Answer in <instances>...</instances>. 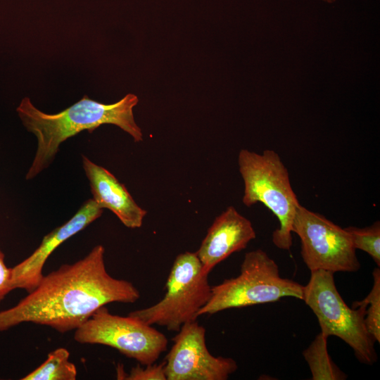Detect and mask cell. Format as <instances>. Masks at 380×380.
Listing matches in <instances>:
<instances>
[{
    "mask_svg": "<svg viewBox=\"0 0 380 380\" xmlns=\"http://www.w3.org/2000/svg\"><path fill=\"white\" fill-rule=\"evenodd\" d=\"M104 255L105 248L96 245L83 258L44 275L15 305L0 311V331L30 322L65 333L107 304L135 303L139 290L132 282L112 277Z\"/></svg>",
    "mask_w": 380,
    "mask_h": 380,
    "instance_id": "cell-1",
    "label": "cell"
},
{
    "mask_svg": "<svg viewBox=\"0 0 380 380\" xmlns=\"http://www.w3.org/2000/svg\"><path fill=\"white\" fill-rule=\"evenodd\" d=\"M138 101V97L131 93L110 104L84 95L65 110L49 114L37 108L28 97L23 99L16 111L25 127L37 141L36 153L25 179H32L49 167L61 144L84 130L91 133L102 125L112 124L129 134L135 142L141 141L142 132L133 114Z\"/></svg>",
    "mask_w": 380,
    "mask_h": 380,
    "instance_id": "cell-2",
    "label": "cell"
},
{
    "mask_svg": "<svg viewBox=\"0 0 380 380\" xmlns=\"http://www.w3.org/2000/svg\"><path fill=\"white\" fill-rule=\"evenodd\" d=\"M238 164L244 183L243 203L247 207L257 203L265 205L279 222V227L272 233L273 243L289 250L293 243V221L300 203L288 170L278 153L270 149L261 154L241 149Z\"/></svg>",
    "mask_w": 380,
    "mask_h": 380,
    "instance_id": "cell-3",
    "label": "cell"
},
{
    "mask_svg": "<svg viewBox=\"0 0 380 380\" xmlns=\"http://www.w3.org/2000/svg\"><path fill=\"white\" fill-rule=\"evenodd\" d=\"M303 286L279 274L275 261L262 249L245 254L240 274L211 287L198 317L224 310L275 302L284 297L302 300Z\"/></svg>",
    "mask_w": 380,
    "mask_h": 380,
    "instance_id": "cell-4",
    "label": "cell"
},
{
    "mask_svg": "<svg viewBox=\"0 0 380 380\" xmlns=\"http://www.w3.org/2000/svg\"><path fill=\"white\" fill-rule=\"evenodd\" d=\"M310 273L302 300L317 317L321 333L340 338L360 362L372 365L377 360L376 341L366 327V305L357 301L349 308L336 289L333 272L320 270Z\"/></svg>",
    "mask_w": 380,
    "mask_h": 380,
    "instance_id": "cell-5",
    "label": "cell"
},
{
    "mask_svg": "<svg viewBox=\"0 0 380 380\" xmlns=\"http://www.w3.org/2000/svg\"><path fill=\"white\" fill-rule=\"evenodd\" d=\"M208 274L196 252L182 253L171 267L164 297L151 306L128 315L148 324L178 331L183 324L196 320L199 310L208 302L212 287Z\"/></svg>",
    "mask_w": 380,
    "mask_h": 380,
    "instance_id": "cell-6",
    "label": "cell"
},
{
    "mask_svg": "<svg viewBox=\"0 0 380 380\" xmlns=\"http://www.w3.org/2000/svg\"><path fill=\"white\" fill-rule=\"evenodd\" d=\"M74 339L82 344L113 348L141 365L155 363L168 343L165 335L152 325L129 315L111 314L106 306L75 330Z\"/></svg>",
    "mask_w": 380,
    "mask_h": 380,
    "instance_id": "cell-7",
    "label": "cell"
},
{
    "mask_svg": "<svg viewBox=\"0 0 380 380\" xmlns=\"http://www.w3.org/2000/svg\"><path fill=\"white\" fill-rule=\"evenodd\" d=\"M292 232L301 242L303 260L312 271L326 270L354 272L360 268L350 235L347 231L324 216L300 204L292 224Z\"/></svg>",
    "mask_w": 380,
    "mask_h": 380,
    "instance_id": "cell-8",
    "label": "cell"
},
{
    "mask_svg": "<svg viewBox=\"0 0 380 380\" xmlns=\"http://www.w3.org/2000/svg\"><path fill=\"white\" fill-rule=\"evenodd\" d=\"M165 359L167 380H226L238 368L231 357L214 356L205 343V329L195 320L182 326Z\"/></svg>",
    "mask_w": 380,
    "mask_h": 380,
    "instance_id": "cell-9",
    "label": "cell"
},
{
    "mask_svg": "<svg viewBox=\"0 0 380 380\" xmlns=\"http://www.w3.org/2000/svg\"><path fill=\"white\" fill-rule=\"evenodd\" d=\"M102 213L103 209L92 198L84 201L70 219L45 235L29 257L11 268L13 289H24L27 293L34 290L42 279L44 266L53 251L99 218Z\"/></svg>",
    "mask_w": 380,
    "mask_h": 380,
    "instance_id": "cell-10",
    "label": "cell"
},
{
    "mask_svg": "<svg viewBox=\"0 0 380 380\" xmlns=\"http://www.w3.org/2000/svg\"><path fill=\"white\" fill-rule=\"evenodd\" d=\"M255 236L251 222L229 206L215 219L196 253L203 270L210 273L229 255L246 248Z\"/></svg>",
    "mask_w": 380,
    "mask_h": 380,
    "instance_id": "cell-11",
    "label": "cell"
},
{
    "mask_svg": "<svg viewBox=\"0 0 380 380\" xmlns=\"http://www.w3.org/2000/svg\"><path fill=\"white\" fill-rule=\"evenodd\" d=\"M82 164L89 180L92 199L102 209L115 214L127 227H141L147 212L134 200L125 186L107 169L82 155Z\"/></svg>",
    "mask_w": 380,
    "mask_h": 380,
    "instance_id": "cell-12",
    "label": "cell"
},
{
    "mask_svg": "<svg viewBox=\"0 0 380 380\" xmlns=\"http://www.w3.org/2000/svg\"><path fill=\"white\" fill-rule=\"evenodd\" d=\"M327 338L321 332L303 351L313 380L345 379L346 375L331 360L327 351Z\"/></svg>",
    "mask_w": 380,
    "mask_h": 380,
    "instance_id": "cell-13",
    "label": "cell"
},
{
    "mask_svg": "<svg viewBox=\"0 0 380 380\" xmlns=\"http://www.w3.org/2000/svg\"><path fill=\"white\" fill-rule=\"evenodd\" d=\"M70 353L65 348L50 352L45 361L21 380H75L77 371L69 360Z\"/></svg>",
    "mask_w": 380,
    "mask_h": 380,
    "instance_id": "cell-14",
    "label": "cell"
},
{
    "mask_svg": "<svg viewBox=\"0 0 380 380\" xmlns=\"http://www.w3.org/2000/svg\"><path fill=\"white\" fill-rule=\"evenodd\" d=\"M351 239L355 249L362 250L368 253L379 267L380 266V223L375 222L372 225L357 228L348 227L345 228Z\"/></svg>",
    "mask_w": 380,
    "mask_h": 380,
    "instance_id": "cell-15",
    "label": "cell"
},
{
    "mask_svg": "<svg viewBox=\"0 0 380 380\" xmlns=\"http://www.w3.org/2000/svg\"><path fill=\"white\" fill-rule=\"evenodd\" d=\"M373 286L369 294L361 300L367 307L365 324L374 340L380 343V270L376 267L372 272Z\"/></svg>",
    "mask_w": 380,
    "mask_h": 380,
    "instance_id": "cell-16",
    "label": "cell"
},
{
    "mask_svg": "<svg viewBox=\"0 0 380 380\" xmlns=\"http://www.w3.org/2000/svg\"><path fill=\"white\" fill-rule=\"evenodd\" d=\"M165 362L160 364L139 365L132 367L129 374H126L122 365L117 369V379L126 380H167L164 369Z\"/></svg>",
    "mask_w": 380,
    "mask_h": 380,
    "instance_id": "cell-17",
    "label": "cell"
},
{
    "mask_svg": "<svg viewBox=\"0 0 380 380\" xmlns=\"http://www.w3.org/2000/svg\"><path fill=\"white\" fill-rule=\"evenodd\" d=\"M13 290L11 268L6 266L4 253L0 248V302Z\"/></svg>",
    "mask_w": 380,
    "mask_h": 380,
    "instance_id": "cell-18",
    "label": "cell"
},
{
    "mask_svg": "<svg viewBox=\"0 0 380 380\" xmlns=\"http://www.w3.org/2000/svg\"><path fill=\"white\" fill-rule=\"evenodd\" d=\"M324 1H328V2H332V1H334L335 0H324Z\"/></svg>",
    "mask_w": 380,
    "mask_h": 380,
    "instance_id": "cell-19",
    "label": "cell"
}]
</instances>
